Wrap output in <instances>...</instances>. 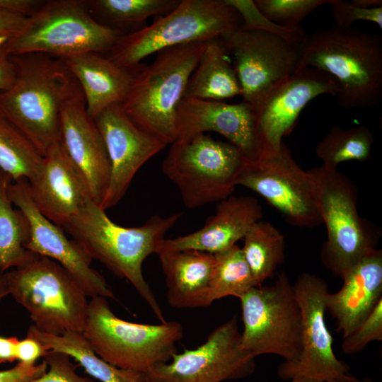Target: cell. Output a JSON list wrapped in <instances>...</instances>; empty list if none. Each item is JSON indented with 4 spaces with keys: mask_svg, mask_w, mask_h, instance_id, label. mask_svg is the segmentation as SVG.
<instances>
[{
    "mask_svg": "<svg viewBox=\"0 0 382 382\" xmlns=\"http://www.w3.org/2000/svg\"><path fill=\"white\" fill-rule=\"evenodd\" d=\"M262 216V207L255 197L231 195L218 202L215 214L207 219L202 228L175 238H166L161 250H195L216 254L243 239Z\"/></svg>",
    "mask_w": 382,
    "mask_h": 382,
    "instance_id": "22",
    "label": "cell"
},
{
    "mask_svg": "<svg viewBox=\"0 0 382 382\" xmlns=\"http://www.w3.org/2000/svg\"><path fill=\"white\" fill-rule=\"evenodd\" d=\"M59 141L85 180L91 199L100 206L109 185L110 165L101 134L86 112L81 88L62 107Z\"/></svg>",
    "mask_w": 382,
    "mask_h": 382,
    "instance_id": "19",
    "label": "cell"
},
{
    "mask_svg": "<svg viewBox=\"0 0 382 382\" xmlns=\"http://www.w3.org/2000/svg\"><path fill=\"white\" fill-rule=\"evenodd\" d=\"M4 42L0 41V91L10 88L16 79L15 66Z\"/></svg>",
    "mask_w": 382,
    "mask_h": 382,
    "instance_id": "43",
    "label": "cell"
},
{
    "mask_svg": "<svg viewBox=\"0 0 382 382\" xmlns=\"http://www.w3.org/2000/svg\"><path fill=\"white\" fill-rule=\"evenodd\" d=\"M337 91L331 76L306 66L270 89L253 108L257 159L280 151L283 137L291 132L311 100L323 94L336 96Z\"/></svg>",
    "mask_w": 382,
    "mask_h": 382,
    "instance_id": "16",
    "label": "cell"
},
{
    "mask_svg": "<svg viewBox=\"0 0 382 382\" xmlns=\"http://www.w3.org/2000/svg\"><path fill=\"white\" fill-rule=\"evenodd\" d=\"M329 382H376V381L370 378H359L352 375H349V374H347L340 378L335 379Z\"/></svg>",
    "mask_w": 382,
    "mask_h": 382,
    "instance_id": "46",
    "label": "cell"
},
{
    "mask_svg": "<svg viewBox=\"0 0 382 382\" xmlns=\"http://www.w3.org/2000/svg\"><path fill=\"white\" fill-rule=\"evenodd\" d=\"M349 2L356 6L363 8H371L382 6L381 0H352Z\"/></svg>",
    "mask_w": 382,
    "mask_h": 382,
    "instance_id": "45",
    "label": "cell"
},
{
    "mask_svg": "<svg viewBox=\"0 0 382 382\" xmlns=\"http://www.w3.org/2000/svg\"><path fill=\"white\" fill-rule=\"evenodd\" d=\"M335 25L342 28H349L357 21L374 23L382 28V6L363 8L352 4L349 1L330 0Z\"/></svg>",
    "mask_w": 382,
    "mask_h": 382,
    "instance_id": "38",
    "label": "cell"
},
{
    "mask_svg": "<svg viewBox=\"0 0 382 382\" xmlns=\"http://www.w3.org/2000/svg\"><path fill=\"white\" fill-rule=\"evenodd\" d=\"M243 240L242 252L260 286L273 277L277 267L284 262V236L273 224L260 220L250 227Z\"/></svg>",
    "mask_w": 382,
    "mask_h": 382,
    "instance_id": "30",
    "label": "cell"
},
{
    "mask_svg": "<svg viewBox=\"0 0 382 382\" xmlns=\"http://www.w3.org/2000/svg\"><path fill=\"white\" fill-rule=\"evenodd\" d=\"M43 155L12 122L0 114V170L13 181H31L40 172Z\"/></svg>",
    "mask_w": 382,
    "mask_h": 382,
    "instance_id": "31",
    "label": "cell"
},
{
    "mask_svg": "<svg viewBox=\"0 0 382 382\" xmlns=\"http://www.w3.org/2000/svg\"><path fill=\"white\" fill-rule=\"evenodd\" d=\"M198 42L165 48L149 65L137 69L131 88L121 104L140 129L168 144L175 138L176 108L205 47Z\"/></svg>",
    "mask_w": 382,
    "mask_h": 382,
    "instance_id": "6",
    "label": "cell"
},
{
    "mask_svg": "<svg viewBox=\"0 0 382 382\" xmlns=\"http://www.w3.org/2000/svg\"><path fill=\"white\" fill-rule=\"evenodd\" d=\"M159 257L166 279V299L175 308L208 307L210 283L215 265L214 254L195 250H161Z\"/></svg>",
    "mask_w": 382,
    "mask_h": 382,
    "instance_id": "25",
    "label": "cell"
},
{
    "mask_svg": "<svg viewBox=\"0 0 382 382\" xmlns=\"http://www.w3.org/2000/svg\"><path fill=\"white\" fill-rule=\"evenodd\" d=\"M241 95V87L224 40L221 37L207 40L188 80L183 98L219 101Z\"/></svg>",
    "mask_w": 382,
    "mask_h": 382,
    "instance_id": "26",
    "label": "cell"
},
{
    "mask_svg": "<svg viewBox=\"0 0 382 382\" xmlns=\"http://www.w3.org/2000/svg\"><path fill=\"white\" fill-rule=\"evenodd\" d=\"M335 293H328L327 311L335 319L337 330L345 337L353 332L382 299V250L363 257L342 278Z\"/></svg>",
    "mask_w": 382,
    "mask_h": 382,
    "instance_id": "23",
    "label": "cell"
},
{
    "mask_svg": "<svg viewBox=\"0 0 382 382\" xmlns=\"http://www.w3.org/2000/svg\"><path fill=\"white\" fill-rule=\"evenodd\" d=\"M242 349L253 357L275 354L294 361L301 349V311L287 274L270 286H257L240 299Z\"/></svg>",
    "mask_w": 382,
    "mask_h": 382,
    "instance_id": "11",
    "label": "cell"
},
{
    "mask_svg": "<svg viewBox=\"0 0 382 382\" xmlns=\"http://www.w3.org/2000/svg\"><path fill=\"white\" fill-rule=\"evenodd\" d=\"M373 143L374 137L366 127L342 128L335 125L318 143L315 153L322 166L336 170L342 162L369 160Z\"/></svg>",
    "mask_w": 382,
    "mask_h": 382,
    "instance_id": "32",
    "label": "cell"
},
{
    "mask_svg": "<svg viewBox=\"0 0 382 382\" xmlns=\"http://www.w3.org/2000/svg\"><path fill=\"white\" fill-rule=\"evenodd\" d=\"M5 277L9 295L28 311L37 330L51 335L83 332L88 296L58 262L32 253Z\"/></svg>",
    "mask_w": 382,
    "mask_h": 382,
    "instance_id": "4",
    "label": "cell"
},
{
    "mask_svg": "<svg viewBox=\"0 0 382 382\" xmlns=\"http://www.w3.org/2000/svg\"><path fill=\"white\" fill-rule=\"evenodd\" d=\"M316 204L327 232L323 265L342 279L363 257L376 249L379 230L357 210L358 189L345 174L323 166L307 170Z\"/></svg>",
    "mask_w": 382,
    "mask_h": 382,
    "instance_id": "5",
    "label": "cell"
},
{
    "mask_svg": "<svg viewBox=\"0 0 382 382\" xmlns=\"http://www.w3.org/2000/svg\"><path fill=\"white\" fill-rule=\"evenodd\" d=\"M8 192L13 204L23 212L29 224L26 249L61 265L74 276L88 297L115 299L105 278L91 267L92 258L83 247L38 210L30 194L28 180L12 181Z\"/></svg>",
    "mask_w": 382,
    "mask_h": 382,
    "instance_id": "17",
    "label": "cell"
},
{
    "mask_svg": "<svg viewBox=\"0 0 382 382\" xmlns=\"http://www.w3.org/2000/svg\"><path fill=\"white\" fill-rule=\"evenodd\" d=\"M27 335L40 342L50 351L67 354L91 377L100 382H142L146 378L141 373L121 369L105 361L93 351L83 332L51 335L40 332L31 325Z\"/></svg>",
    "mask_w": 382,
    "mask_h": 382,
    "instance_id": "27",
    "label": "cell"
},
{
    "mask_svg": "<svg viewBox=\"0 0 382 382\" xmlns=\"http://www.w3.org/2000/svg\"><path fill=\"white\" fill-rule=\"evenodd\" d=\"M289 382H320L313 379L307 378L305 377H294L289 380Z\"/></svg>",
    "mask_w": 382,
    "mask_h": 382,
    "instance_id": "48",
    "label": "cell"
},
{
    "mask_svg": "<svg viewBox=\"0 0 382 382\" xmlns=\"http://www.w3.org/2000/svg\"><path fill=\"white\" fill-rule=\"evenodd\" d=\"M28 187L38 210L61 227L91 199L85 180L68 157L59 139L43 155L41 169L28 182Z\"/></svg>",
    "mask_w": 382,
    "mask_h": 382,
    "instance_id": "21",
    "label": "cell"
},
{
    "mask_svg": "<svg viewBox=\"0 0 382 382\" xmlns=\"http://www.w3.org/2000/svg\"><path fill=\"white\" fill-rule=\"evenodd\" d=\"M122 35L96 21L86 1L48 0L4 46L11 56L40 53L64 59L84 52L106 54Z\"/></svg>",
    "mask_w": 382,
    "mask_h": 382,
    "instance_id": "9",
    "label": "cell"
},
{
    "mask_svg": "<svg viewBox=\"0 0 382 382\" xmlns=\"http://www.w3.org/2000/svg\"><path fill=\"white\" fill-rule=\"evenodd\" d=\"M301 316V349L294 361H284L278 376L284 380L305 377L329 382L348 374L349 366L337 358L332 337L326 325V282L321 277L303 272L293 284Z\"/></svg>",
    "mask_w": 382,
    "mask_h": 382,
    "instance_id": "14",
    "label": "cell"
},
{
    "mask_svg": "<svg viewBox=\"0 0 382 382\" xmlns=\"http://www.w3.org/2000/svg\"><path fill=\"white\" fill-rule=\"evenodd\" d=\"M50 349L36 339L26 335L19 340L16 347V359L25 364H35L40 357H45Z\"/></svg>",
    "mask_w": 382,
    "mask_h": 382,
    "instance_id": "40",
    "label": "cell"
},
{
    "mask_svg": "<svg viewBox=\"0 0 382 382\" xmlns=\"http://www.w3.org/2000/svg\"><path fill=\"white\" fill-rule=\"evenodd\" d=\"M28 17L0 11V41L6 42L18 33L23 27Z\"/></svg>",
    "mask_w": 382,
    "mask_h": 382,
    "instance_id": "41",
    "label": "cell"
},
{
    "mask_svg": "<svg viewBox=\"0 0 382 382\" xmlns=\"http://www.w3.org/2000/svg\"><path fill=\"white\" fill-rule=\"evenodd\" d=\"M303 66L336 81L335 96L345 110L369 108L382 98V38L355 28L332 27L307 35L300 45Z\"/></svg>",
    "mask_w": 382,
    "mask_h": 382,
    "instance_id": "3",
    "label": "cell"
},
{
    "mask_svg": "<svg viewBox=\"0 0 382 382\" xmlns=\"http://www.w3.org/2000/svg\"><path fill=\"white\" fill-rule=\"evenodd\" d=\"M11 58L16 79L10 88L0 91V114L44 155L59 139L64 103L80 86L63 59L40 53Z\"/></svg>",
    "mask_w": 382,
    "mask_h": 382,
    "instance_id": "2",
    "label": "cell"
},
{
    "mask_svg": "<svg viewBox=\"0 0 382 382\" xmlns=\"http://www.w3.org/2000/svg\"><path fill=\"white\" fill-rule=\"evenodd\" d=\"M255 126L254 108L244 101L228 104L183 98L176 108L175 140L214 132L235 146L246 161H255Z\"/></svg>",
    "mask_w": 382,
    "mask_h": 382,
    "instance_id": "20",
    "label": "cell"
},
{
    "mask_svg": "<svg viewBox=\"0 0 382 382\" xmlns=\"http://www.w3.org/2000/svg\"><path fill=\"white\" fill-rule=\"evenodd\" d=\"M40 0H0V11L29 17L44 4Z\"/></svg>",
    "mask_w": 382,
    "mask_h": 382,
    "instance_id": "42",
    "label": "cell"
},
{
    "mask_svg": "<svg viewBox=\"0 0 382 382\" xmlns=\"http://www.w3.org/2000/svg\"><path fill=\"white\" fill-rule=\"evenodd\" d=\"M237 11L225 0H180L170 13L151 25L122 35L105 56L136 70L141 61L165 48L207 42L241 28Z\"/></svg>",
    "mask_w": 382,
    "mask_h": 382,
    "instance_id": "8",
    "label": "cell"
},
{
    "mask_svg": "<svg viewBox=\"0 0 382 382\" xmlns=\"http://www.w3.org/2000/svg\"><path fill=\"white\" fill-rule=\"evenodd\" d=\"M47 370V364H25L18 362L13 367L0 370V382H30L40 376Z\"/></svg>",
    "mask_w": 382,
    "mask_h": 382,
    "instance_id": "39",
    "label": "cell"
},
{
    "mask_svg": "<svg viewBox=\"0 0 382 382\" xmlns=\"http://www.w3.org/2000/svg\"><path fill=\"white\" fill-rule=\"evenodd\" d=\"M15 336L0 335V364L13 362L16 359V347L18 342Z\"/></svg>",
    "mask_w": 382,
    "mask_h": 382,
    "instance_id": "44",
    "label": "cell"
},
{
    "mask_svg": "<svg viewBox=\"0 0 382 382\" xmlns=\"http://www.w3.org/2000/svg\"><path fill=\"white\" fill-rule=\"evenodd\" d=\"M255 368V358L241 347L233 316L214 328L199 347L175 353L145 377L159 382H223L245 378Z\"/></svg>",
    "mask_w": 382,
    "mask_h": 382,
    "instance_id": "15",
    "label": "cell"
},
{
    "mask_svg": "<svg viewBox=\"0 0 382 382\" xmlns=\"http://www.w3.org/2000/svg\"><path fill=\"white\" fill-rule=\"evenodd\" d=\"M142 382H159V381H154V380H151V379L145 378V380L143 381Z\"/></svg>",
    "mask_w": 382,
    "mask_h": 382,
    "instance_id": "49",
    "label": "cell"
},
{
    "mask_svg": "<svg viewBox=\"0 0 382 382\" xmlns=\"http://www.w3.org/2000/svg\"><path fill=\"white\" fill-rule=\"evenodd\" d=\"M93 120L103 139L110 165L109 185L100 204L106 210L122 199L140 168L168 144L136 125L121 104L108 107Z\"/></svg>",
    "mask_w": 382,
    "mask_h": 382,
    "instance_id": "18",
    "label": "cell"
},
{
    "mask_svg": "<svg viewBox=\"0 0 382 382\" xmlns=\"http://www.w3.org/2000/svg\"><path fill=\"white\" fill-rule=\"evenodd\" d=\"M180 0H89L88 10L98 23L123 34L143 28L151 16H161L175 9Z\"/></svg>",
    "mask_w": 382,
    "mask_h": 382,
    "instance_id": "28",
    "label": "cell"
},
{
    "mask_svg": "<svg viewBox=\"0 0 382 382\" xmlns=\"http://www.w3.org/2000/svg\"><path fill=\"white\" fill-rule=\"evenodd\" d=\"M231 55L244 102L255 108L302 64L300 45L264 30L239 28L221 36Z\"/></svg>",
    "mask_w": 382,
    "mask_h": 382,
    "instance_id": "13",
    "label": "cell"
},
{
    "mask_svg": "<svg viewBox=\"0 0 382 382\" xmlns=\"http://www.w3.org/2000/svg\"><path fill=\"white\" fill-rule=\"evenodd\" d=\"M214 255L215 265L210 283L212 303L227 296L240 299L258 286L238 245Z\"/></svg>",
    "mask_w": 382,
    "mask_h": 382,
    "instance_id": "33",
    "label": "cell"
},
{
    "mask_svg": "<svg viewBox=\"0 0 382 382\" xmlns=\"http://www.w3.org/2000/svg\"><path fill=\"white\" fill-rule=\"evenodd\" d=\"M182 216L153 215L141 226L124 227L113 222L105 210L91 199L63 227L93 259L116 276L127 280L160 321L166 322L161 308L142 273V264L161 250L166 233Z\"/></svg>",
    "mask_w": 382,
    "mask_h": 382,
    "instance_id": "1",
    "label": "cell"
},
{
    "mask_svg": "<svg viewBox=\"0 0 382 382\" xmlns=\"http://www.w3.org/2000/svg\"><path fill=\"white\" fill-rule=\"evenodd\" d=\"M12 179L0 170V270L6 272L24 263L32 252L25 245L30 238L28 222L9 197Z\"/></svg>",
    "mask_w": 382,
    "mask_h": 382,
    "instance_id": "29",
    "label": "cell"
},
{
    "mask_svg": "<svg viewBox=\"0 0 382 382\" xmlns=\"http://www.w3.org/2000/svg\"><path fill=\"white\" fill-rule=\"evenodd\" d=\"M93 351L114 366L147 375L177 352L183 328L175 320L159 324L129 322L117 317L106 298L88 301L83 332Z\"/></svg>",
    "mask_w": 382,
    "mask_h": 382,
    "instance_id": "7",
    "label": "cell"
},
{
    "mask_svg": "<svg viewBox=\"0 0 382 382\" xmlns=\"http://www.w3.org/2000/svg\"><path fill=\"white\" fill-rule=\"evenodd\" d=\"M236 185L262 196L292 226L311 228L322 224L312 180L284 144L277 154L245 160Z\"/></svg>",
    "mask_w": 382,
    "mask_h": 382,
    "instance_id": "12",
    "label": "cell"
},
{
    "mask_svg": "<svg viewBox=\"0 0 382 382\" xmlns=\"http://www.w3.org/2000/svg\"><path fill=\"white\" fill-rule=\"evenodd\" d=\"M373 341H382V299L353 332L343 337L342 349L345 354H355Z\"/></svg>",
    "mask_w": 382,
    "mask_h": 382,
    "instance_id": "36",
    "label": "cell"
},
{
    "mask_svg": "<svg viewBox=\"0 0 382 382\" xmlns=\"http://www.w3.org/2000/svg\"><path fill=\"white\" fill-rule=\"evenodd\" d=\"M170 144L161 169L187 208L219 202L231 195L245 160L235 146L204 133Z\"/></svg>",
    "mask_w": 382,
    "mask_h": 382,
    "instance_id": "10",
    "label": "cell"
},
{
    "mask_svg": "<svg viewBox=\"0 0 382 382\" xmlns=\"http://www.w3.org/2000/svg\"><path fill=\"white\" fill-rule=\"evenodd\" d=\"M7 295H9V291L5 277V272L0 270V302Z\"/></svg>",
    "mask_w": 382,
    "mask_h": 382,
    "instance_id": "47",
    "label": "cell"
},
{
    "mask_svg": "<svg viewBox=\"0 0 382 382\" xmlns=\"http://www.w3.org/2000/svg\"><path fill=\"white\" fill-rule=\"evenodd\" d=\"M84 97L86 112L94 120L103 110L122 104L136 70L120 66L98 52H84L64 59Z\"/></svg>",
    "mask_w": 382,
    "mask_h": 382,
    "instance_id": "24",
    "label": "cell"
},
{
    "mask_svg": "<svg viewBox=\"0 0 382 382\" xmlns=\"http://www.w3.org/2000/svg\"><path fill=\"white\" fill-rule=\"evenodd\" d=\"M225 1L239 13L243 22L241 28L272 33L298 45H301L307 35L301 27L284 28L270 21L260 13L253 0H225Z\"/></svg>",
    "mask_w": 382,
    "mask_h": 382,
    "instance_id": "35",
    "label": "cell"
},
{
    "mask_svg": "<svg viewBox=\"0 0 382 382\" xmlns=\"http://www.w3.org/2000/svg\"><path fill=\"white\" fill-rule=\"evenodd\" d=\"M47 370L30 382H96L91 377L76 372V367L67 354L49 351L44 357Z\"/></svg>",
    "mask_w": 382,
    "mask_h": 382,
    "instance_id": "37",
    "label": "cell"
},
{
    "mask_svg": "<svg viewBox=\"0 0 382 382\" xmlns=\"http://www.w3.org/2000/svg\"><path fill=\"white\" fill-rule=\"evenodd\" d=\"M330 0H254L260 13L274 23L284 28L301 27L308 15Z\"/></svg>",
    "mask_w": 382,
    "mask_h": 382,
    "instance_id": "34",
    "label": "cell"
}]
</instances>
